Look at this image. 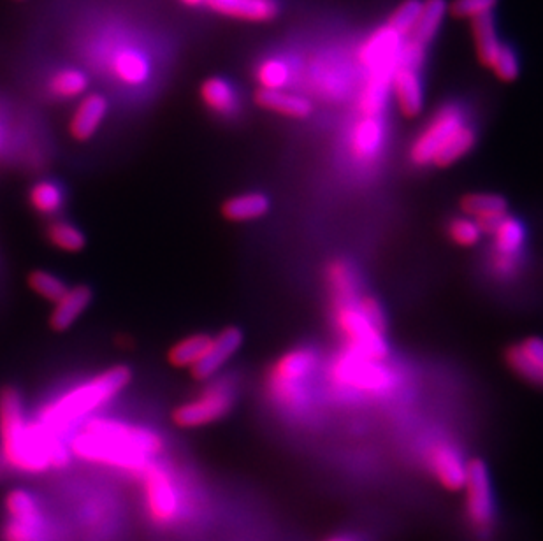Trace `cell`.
I'll use <instances>...</instances> for the list:
<instances>
[{"label":"cell","instance_id":"cell-1","mask_svg":"<svg viewBox=\"0 0 543 541\" xmlns=\"http://www.w3.org/2000/svg\"><path fill=\"white\" fill-rule=\"evenodd\" d=\"M71 455L80 461L118 469L136 477L150 462L157 461L166 443L150 427L132 426L106 417H90L69 436Z\"/></svg>","mask_w":543,"mask_h":541},{"label":"cell","instance_id":"cell-2","mask_svg":"<svg viewBox=\"0 0 543 541\" xmlns=\"http://www.w3.org/2000/svg\"><path fill=\"white\" fill-rule=\"evenodd\" d=\"M0 457L8 469L22 475H43L66 468L71 450L66 438L48 433L23 410L20 392L0 390Z\"/></svg>","mask_w":543,"mask_h":541},{"label":"cell","instance_id":"cell-3","mask_svg":"<svg viewBox=\"0 0 543 541\" xmlns=\"http://www.w3.org/2000/svg\"><path fill=\"white\" fill-rule=\"evenodd\" d=\"M131 380L132 371L127 366L106 369L44 404L43 410L37 415V424L48 433L67 438L97 410L111 403Z\"/></svg>","mask_w":543,"mask_h":541},{"label":"cell","instance_id":"cell-4","mask_svg":"<svg viewBox=\"0 0 543 541\" xmlns=\"http://www.w3.org/2000/svg\"><path fill=\"white\" fill-rule=\"evenodd\" d=\"M477 143V132L466 120L463 108L445 104L436 109L413 138L408 159L413 166L447 169L463 160Z\"/></svg>","mask_w":543,"mask_h":541},{"label":"cell","instance_id":"cell-5","mask_svg":"<svg viewBox=\"0 0 543 541\" xmlns=\"http://www.w3.org/2000/svg\"><path fill=\"white\" fill-rule=\"evenodd\" d=\"M461 524L471 541H494L500 531V503L486 461L468 459Z\"/></svg>","mask_w":543,"mask_h":541},{"label":"cell","instance_id":"cell-6","mask_svg":"<svg viewBox=\"0 0 543 541\" xmlns=\"http://www.w3.org/2000/svg\"><path fill=\"white\" fill-rule=\"evenodd\" d=\"M136 478L141 485V501L150 524L159 529L178 526L187 513L189 501L173 471L162 462L153 461L141 469Z\"/></svg>","mask_w":543,"mask_h":541},{"label":"cell","instance_id":"cell-7","mask_svg":"<svg viewBox=\"0 0 543 541\" xmlns=\"http://www.w3.org/2000/svg\"><path fill=\"white\" fill-rule=\"evenodd\" d=\"M319 364L312 348L299 347L283 354L268 375V396L285 412H301L308 401V380Z\"/></svg>","mask_w":543,"mask_h":541},{"label":"cell","instance_id":"cell-8","mask_svg":"<svg viewBox=\"0 0 543 541\" xmlns=\"http://www.w3.org/2000/svg\"><path fill=\"white\" fill-rule=\"evenodd\" d=\"M361 294L362 290H359L350 296L331 297L334 324L347 343V352L373 361H384L389 354L385 332L380 331L362 310Z\"/></svg>","mask_w":543,"mask_h":541},{"label":"cell","instance_id":"cell-9","mask_svg":"<svg viewBox=\"0 0 543 541\" xmlns=\"http://www.w3.org/2000/svg\"><path fill=\"white\" fill-rule=\"evenodd\" d=\"M236 404V382L231 376H213L194 399L174 408V426L196 429L224 419Z\"/></svg>","mask_w":543,"mask_h":541},{"label":"cell","instance_id":"cell-10","mask_svg":"<svg viewBox=\"0 0 543 541\" xmlns=\"http://www.w3.org/2000/svg\"><path fill=\"white\" fill-rule=\"evenodd\" d=\"M6 520L0 541H51L53 527L41 501L27 489H13L4 499Z\"/></svg>","mask_w":543,"mask_h":541},{"label":"cell","instance_id":"cell-11","mask_svg":"<svg viewBox=\"0 0 543 541\" xmlns=\"http://www.w3.org/2000/svg\"><path fill=\"white\" fill-rule=\"evenodd\" d=\"M422 468L443 491H463L468 461L452 441L435 440L428 443L422 452Z\"/></svg>","mask_w":543,"mask_h":541},{"label":"cell","instance_id":"cell-12","mask_svg":"<svg viewBox=\"0 0 543 541\" xmlns=\"http://www.w3.org/2000/svg\"><path fill=\"white\" fill-rule=\"evenodd\" d=\"M333 380L345 389L359 390L378 394L392 387V376L382 366V361L366 359L361 355L347 354L336 362L333 368Z\"/></svg>","mask_w":543,"mask_h":541},{"label":"cell","instance_id":"cell-13","mask_svg":"<svg viewBox=\"0 0 543 541\" xmlns=\"http://www.w3.org/2000/svg\"><path fill=\"white\" fill-rule=\"evenodd\" d=\"M403 41L405 39L399 36L398 32H394L389 25H384L361 44L359 62L370 74H392L398 65Z\"/></svg>","mask_w":543,"mask_h":541},{"label":"cell","instance_id":"cell-14","mask_svg":"<svg viewBox=\"0 0 543 541\" xmlns=\"http://www.w3.org/2000/svg\"><path fill=\"white\" fill-rule=\"evenodd\" d=\"M241 345L243 332L239 331L238 327H225L224 331L211 336L210 345L196 366L190 368V375L197 382H208L238 354Z\"/></svg>","mask_w":543,"mask_h":541},{"label":"cell","instance_id":"cell-15","mask_svg":"<svg viewBox=\"0 0 543 541\" xmlns=\"http://www.w3.org/2000/svg\"><path fill=\"white\" fill-rule=\"evenodd\" d=\"M106 67L109 73L127 87H141L152 76V64L145 51L131 44H120L111 51Z\"/></svg>","mask_w":543,"mask_h":541},{"label":"cell","instance_id":"cell-16","mask_svg":"<svg viewBox=\"0 0 543 541\" xmlns=\"http://www.w3.org/2000/svg\"><path fill=\"white\" fill-rule=\"evenodd\" d=\"M385 123L382 116H361L348 136V150L355 162L371 164L384 150Z\"/></svg>","mask_w":543,"mask_h":541},{"label":"cell","instance_id":"cell-17","mask_svg":"<svg viewBox=\"0 0 543 541\" xmlns=\"http://www.w3.org/2000/svg\"><path fill=\"white\" fill-rule=\"evenodd\" d=\"M391 95L399 113L406 118H415L424 108V85L419 69L396 65L391 76Z\"/></svg>","mask_w":543,"mask_h":541},{"label":"cell","instance_id":"cell-18","mask_svg":"<svg viewBox=\"0 0 543 541\" xmlns=\"http://www.w3.org/2000/svg\"><path fill=\"white\" fill-rule=\"evenodd\" d=\"M461 211L466 217L473 218L484 234H491L500 224L501 218L508 215L505 197L491 192H471L461 199Z\"/></svg>","mask_w":543,"mask_h":541},{"label":"cell","instance_id":"cell-19","mask_svg":"<svg viewBox=\"0 0 543 541\" xmlns=\"http://www.w3.org/2000/svg\"><path fill=\"white\" fill-rule=\"evenodd\" d=\"M508 368L528 382L543 385V340L526 338L515 343L505 354Z\"/></svg>","mask_w":543,"mask_h":541},{"label":"cell","instance_id":"cell-20","mask_svg":"<svg viewBox=\"0 0 543 541\" xmlns=\"http://www.w3.org/2000/svg\"><path fill=\"white\" fill-rule=\"evenodd\" d=\"M204 6H208L218 15L238 18L245 22H271L280 15L278 0H206Z\"/></svg>","mask_w":543,"mask_h":541},{"label":"cell","instance_id":"cell-21","mask_svg":"<svg viewBox=\"0 0 543 541\" xmlns=\"http://www.w3.org/2000/svg\"><path fill=\"white\" fill-rule=\"evenodd\" d=\"M108 99L101 94H88L78 102L73 118L69 122V132L76 141H88L95 136L104 118L108 115Z\"/></svg>","mask_w":543,"mask_h":541},{"label":"cell","instance_id":"cell-22","mask_svg":"<svg viewBox=\"0 0 543 541\" xmlns=\"http://www.w3.org/2000/svg\"><path fill=\"white\" fill-rule=\"evenodd\" d=\"M255 104L259 108L276 113V115L287 116L294 120H305L313 113V104L303 95L294 94L283 90H264L259 88L255 92Z\"/></svg>","mask_w":543,"mask_h":541},{"label":"cell","instance_id":"cell-23","mask_svg":"<svg viewBox=\"0 0 543 541\" xmlns=\"http://www.w3.org/2000/svg\"><path fill=\"white\" fill-rule=\"evenodd\" d=\"M92 290L87 285H78L73 289H67L66 294L58 299L53 306V313L50 317V325L53 331L64 332L71 329L78 318L87 311L92 303Z\"/></svg>","mask_w":543,"mask_h":541},{"label":"cell","instance_id":"cell-24","mask_svg":"<svg viewBox=\"0 0 543 541\" xmlns=\"http://www.w3.org/2000/svg\"><path fill=\"white\" fill-rule=\"evenodd\" d=\"M271 210V201L262 192H245L227 199L222 206V215L229 222L243 224V222H254L259 218L266 217Z\"/></svg>","mask_w":543,"mask_h":541},{"label":"cell","instance_id":"cell-25","mask_svg":"<svg viewBox=\"0 0 543 541\" xmlns=\"http://www.w3.org/2000/svg\"><path fill=\"white\" fill-rule=\"evenodd\" d=\"M471 34H473V43H475V51H477L480 64L491 67L494 58L498 57L501 46H503L500 37H498L494 16H480V18L471 20Z\"/></svg>","mask_w":543,"mask_h":541},{"label":"cell","instance_id":"cell-26","mask_svg":"<svg viewBox=\"0 0 543 541\" xmlns=\"http://www.w3.org/2000/svg\"><path fill=\"white\" fill-rule=\"evenodd\" d=\"M447 11L449 6L445 0H422L419 18L408 39L428 46L435 39L438 30L442 29Z\"/></svg>","mask_w":543,"mask_h":541},{"label":"cell","instance_id":"cell-27","mask_svg":"<svg viewBox=\"0 0 543 541\" xmlns=\"http://www.w3.org/2000/svg\"><path fill=\"white\" fill-rule=\"evenodd\" d=\"M201 99L204 106L217 115L231 116L238 109V94L224 78H208L201 85Z\"/></svg>","mask_w":543,"mask_h":541},{"label":"cell","instance_id":"cell-28","mask_svg":"<svg viewBox=\"0 0 543 541\" xmlns=\"http://www.w3.org/2000/svg\"><path fill=\"white\" fill-rule=\"evenodd\" d=\"M493 236V252L501 255H514L521 257L524 245H526V227L519 218L505 215L500 224L491 232Z\"/></svg>","mask_w":543,"mask_h":541},{"label":"cell","instance_id":"cell-29","mask_svg":"<svg viewBox=\"0 0 543 541\" xmlns=\"http://www.w3.org/2000/svg\"><path fill=\"white\" fill-rule=\"evenodd\" d=\"M391 76L392 74L385 73L368 76L357 104L361 116H382L391 95Z\"/></svg>","mask_w":543,"mask_h":541},{"label":"cell","instance_id":"cell-30","mask_svg":"<svg viewBox=\"0 0 543 541\" xmlns=\"http://www.w3.org/2000/svg\"><path fill=\"white\" fill-rule=\"evenodd\" d=\"M208 334H190L183 340L176 341L167 352V362L176 369H190L196 366L210 345Z\"/></svg>","mask_w":543,"mask_h":541},{"label":"cell","instance_id":"cell-31","mask_svg":"<svg viewBox=\"0 0 543 541\" xmlns=\"http://www.w3.org/2000/svg\"><path fill=\"white\" fill-rule=\"evenodd\" d=\"M326 283L331 297L350 296L362 290L359 275L347 260H333L327 266Z\"/></svg>","mask_w":543,"mask_h":541},{"label":"cell","instance_id":"cell-32","mask_svg":"<svg viewBox=\"0 0 543 541\" xmlns=\"http://www.w3.org/2000/svg\"><path fill=\"white\" fill-rule=\"evenodd\" d=\"M29 202L39 215H44V217L57 215L64 206V190L60 188L57 181H37L36 185L30 188Z\"/></svg>","mask_w":543,"mask_h":541},{"label":"cell","instance_id":"cell-33","mask_svg":"<svg viewBox=\"0 0 543 541\" xmlns=\"http://www.w3.org/2000/svg\"><path fill=\"white\" fill-rule=\"evenodd\" d=\"M87 88V74L80 71V69H74V67L60 69L48 81V90H50L51 95H55L57 99H67V101L69 99H78L87 92Z\"/></svg>","mask_w":543,"mask_h":541},{"label":"cell","instance_id":"cell-34","mask_svg":"<svg viewBox=\"0 0 543 541\" xmlns=\"http://www.w3.org/2000/svg\"><path fill=\"white\" fill-rule=\"evenodd\" d=\"M255 80L264 90H283L292 80V67L280 57L264 58L255 69Z\"/></svg>","mask_w":543,"mask_h":541},{"label":"cell","instance_id":"cell-35","mask_svg":"<svg viewBox=\"0 0 543 541\" xmlns=\"http://www.w3.org/2000/svg\"><path fill=\"white\" fill-rule=\"evenodd\" d=\"M48 239L55 248L67 253L81 252L87 243L85 234L76 225L69 224L66 220H57L50 224Z\"/></svg>","mask_w":543,"mask_h":541},{"label":"cell","instance_id":"cell-36","mask_svg":"<svg viewBox=\"0 0 543 541\" xmlns=\"http://www.w3.org/2000/svg\"><path fill=\"white\" fill-rule=\"evenodd\" d=\"M447 234L454 245L461 248H473L480 243L484 236V231L473 218L461 215V217L452 218L447 225Z\"/></svg>","mask_w":543,"mask_h":541},{"label":"cell","instance_id":"cell-37","mask_svg":"<svg viewBox=\"0 0 543 541\" xmlns=\"http://www.w3.org/2000/svg\"><path fill=\"white\" fill-rule=\"evenodd\" d=\"M420 8H422V0H405V2H401L398 8L392 11L387 25L394 32H398L403 39H408L412 34L415 23H417V18H419Z\"/></svg>","mask_w":543,"mask_h":541},{"label":"cell","instance_id":"cell-38","mask_svg":"<svg viewBox=\"0 0 543 541\" xmlns=\"http://www.w3.org/2000/svg\"><path fill=\"white\" fill-rule=\"evenodd\" d=\"M29 287L36 292L37 296L43 297L50 303H57L58 299L64 296L69 289L64 280H60L58 276L46 273V271L30 273Z\"/></svg>","mask_w":543,"mask_h":541},{"label":"cell","instance_id":"cell-39","mask_svg":"<svg viewBox=\"0 0 543 541\" xmlns=\"http://www.w3.org/2000/svg\"><path fill=\"white\" fill-rule=\"evenodd\" d=\"M489 69H493L494 76L498 80L503 83H512L519 78L521 65H519V58L515 55V51L507 44H503L498 57L494 58L493 65Z\"/></svg>","mask_w":543,"mask_h":541},{"label":"cell","instance_id":"cell-40","mask_svg":"<svg viewBox=\"0 0 543 541\" xmlns=\"http://www.w3.org/2000/svg\"><path fill=\"white\" fill-rule=\"evenodd\" d=\"M498 0H454L450 4V13L459 20H475L480 16L493 15Z\"/></svg>","mask_w":543,"mask_h":541},{"label":"cell","instance_id":"cell-41","mask_svg":"<svg viewBox=\"0 0 543 541\" xmlns=\"http://www.w3.org/2000/svg\"><path fill=\"white\" fill-rule=\"evenodd\" d=\"M521 260L522 257L493 252L489 259V271L500 280H512L521 269Z\"/></svg>","mask_w":543,"mask_h":541},{"label":"cell","instance_id":"cell-42","mask_svg":"<svg viewBox=\"0 0 543 541\" xmlns=\"http://www.w3.org/2000/svg\"><path fill=\"white\" fill-rule=\"evenodd\" d=\"M320 541H373V538L357 527H343L334 533L327 534Z\"/></svg>","mask_w":543,"mask_h":541},{"label":"cell","instance_id":"cell-43","mask_svg":"<svg viewBox=\"0 0 543 541\" xmlns=\"http://www.w3.org/2000/svg\"><path fill=\"white\" fill-rule=\"evenodd\" d=\"M183 4H187L190 8H199V6H204L206 0H181Z\"/></svg>","mask_w":543,"mask_h":541},{"label":"cell","instance_id":"cell-44","mask_svg":"<svg viewBox=\"0 0 543 541\" xmlns=\"http://www.w3.org/2000/svg\"><path fill=\"white\" fill-rule=\"evenodd\" d=\"M6 469H8V466H6V462L2 461V457H0V480H2V477H4Z\"/></svg>","mask_w":543,"mask_h":541}]
</instances>
